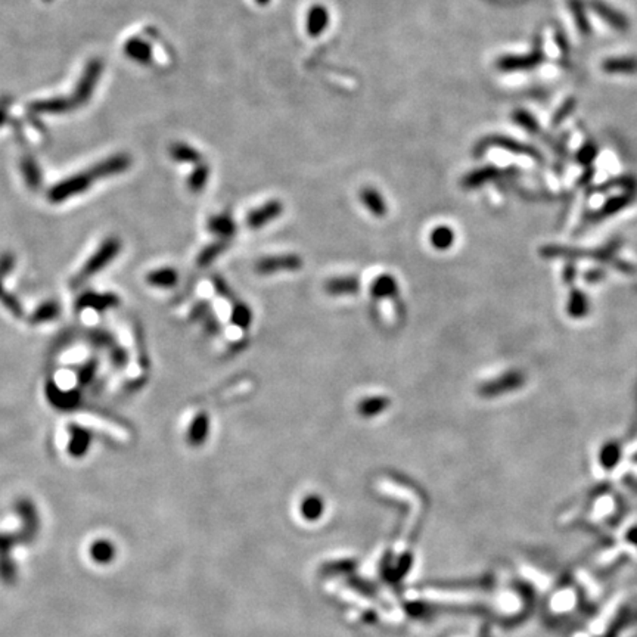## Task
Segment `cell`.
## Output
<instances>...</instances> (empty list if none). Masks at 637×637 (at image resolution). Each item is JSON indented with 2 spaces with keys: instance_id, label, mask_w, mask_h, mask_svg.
I'll list each match as a JSON object with an SVG mask.
<instances>
[{
  "instance_id": "obj_9",
  "label": "cell",
  "mask_w": 637,
  "mask_h": 637,
  "mask_svg": "<svg viewBox=\"0 0 637 637\" xmlns=\"http://www.w3.org/2000/svg\"><path fill=\"white\" fill-rule=\"evenodd\" d=\"M323 288L332 296L353 295L360 291V280L356 276H336L324 282Z\"/></svg>"
},
{
  "instance_id": "obj_26",
  "label": "cell",
  "mask_w": 637,
  "mask_h": 637,
  "mask_svg": "<svg viewBox=\"0 0 637 637\" xmlns=\"http://www.w3.org/2000/svg\"><path fill=\"white\" fill-rule=\"evenodd\" d=\"M453 242V232L449 227H437L431 234V243L436 250H447Z\"/></svg>"
},
{
  "instance_id": "obj_31",
  "label": "cell",
  "mask_w": 637,
  "mask_h": 637,
  "mask_svg": "<svg viewBox=\"0 0 637 637\" xmlns=\"http://www.w3.org/2000/svg\"><path fill=\"white\" fill-rule=\"evenodd\" d=\"M92 553H93L94 558L102 559V561H105V559L108 561V559H110L111 554H113L111 546L108 545V543H105V541H98V543L93 546Z\"/></svg>"
},
{
  "instance_id": "obj_11",
  "label": "cell",
  "mask_w": 637,
  "mask_h": 637,
  "mask_svg": "<svg viewBox=\"0 0 637 637\" xmlns=\"http://www.w3.org/2000/svg\"><path fill=\"white\" fill-rule=\"evenodd\" d=\"M210 432V417L206 412H199L187 429V443L191 445L204 444Z\"/></svg>"
},
{
  "instance_id": "obj_4",
  "label": "cell",
  "mask_w": 637,
  "mask_h": 637,
  "mask_svg": "<svg viewBox=\"0 0 637 637\" xmlns=\"http://www.w3.org/2000/svg\"><path fill=\"white\" fill-rule=\"evenodd\" d=\"M102 70H103V64L101 59H92L87 66H86V71L83 74V77H81L80 80V83L76 89V93H74V96L71 98V102L74 105V108H77L78 105H83L86 103L90 96H92V92L93 89L96 87V83H98V80L102 74Z\"/></svg>"
},
{
  "instance_id": "obj_17",
  "label": "cell",
  "mask_w": 637,
  "mask_h": 637,
  "mask_svg": "<svg viewBox=\"0 0 637 637\" xmlns=\"http://www.w3.org/2000/svg\"><path fill=\"white\" fill-rule=\"evenodd\" d=\"M21 171L27 186H29L31 191H37V189L42 186V171H40L37 161L33 157L27 155L21 159Z\"/></svg>"
},
{
  "instance_id": "obj_8",
  "label": "cell",
  "mask_w": 637,
  "mask_h": 637,
  "mask_svg": "<svg viewBox=\"0 0 637 637\" xmlns=\"http://www.w3.org/2000/svg\"><path fill=\"white\" fill-rule=\"evenodd\" d=\"M131 164V158L126 154H117L110 158H106L101 162H98L96 166H93L90 170L94 174L96 180L110 178V176H115L126 171Z\"/></svg>"
},
{
  "instance_id": "obj_19",
  "label": "cell",
  "mask_w": 637,
  "mask_h": 637,
  "mask_svg": "<svg viewBox=\"0 0 637 637\" xmlns=\"http://www.w3.org/2000/svg\"><path fill=\"white\" fill-rule=\"evenodd\" d=\"M362 202L364 204V207L371 211V214L378 217V219H382V217H385L387 206L384 202V198L376 191H373V189H371V187L364 189V191L362 192Z\"/></svg>"
},
{
  "instance_id": "obj_34",
  "label": "cell",
  "mask_w": 637,
  "mask_h": 637,
  "mask_svg": "<svg viewBox=\"0 0 637 637\" xmlns=\"http://www.w3.org/2000/svg\"><path fill=\"white\" fill-rule=\"evenodd\" d=\"M10 103V98L9 96H3V98H0V126H2L5 121H6V115H8V106Z\"/></svg>"
},
{
  "instance_id": "obj_29",
  "label": "cell",
  "mask_w": 637,
  "mask_h": 637,
  "mask_svg": "<svg viewBox=\"0 0 637 637\" xmlns=\"http://www.w3.org/2000/svg\"><path fill=\"white\" fill-rule=\"evenodd\" d=\"M213 285H214L215 292L219 294L220 296L226 298V300H229V301H234V303L236 301L234 291L230 289V287L226 283V280H223L220 276H214L213 278Z\"/></svg>"
},
{
  "instance_id": "obj_18",
  "label": "cell",
  "mask_w": 637,
  "mask_h": 637,
  "mask_svg": "<svg viewBox=\"0 0 637 637\" xmlns=\"http://www.w3.org/2000/svg\"><path fill=\"white\" fill-rule=\"evenodd\" d=\"M61 315V306L57 301H45L40 304L30 316L31 324H42L55 320Z\"/></svg>"
},
{
  "instance_id": "obj_13",
  "label": "cell",
  "mask_w": 637,
  "mask_h": 637,
  "mask_svg": "<svg viewBox=\"0 0 637 637\" xmlns=\"http://www.w3.org/2000/svg\"><path fill=\"white\" fill-rule=\"evenodd\" d=\"M207 227L210 230V234H213L214 236L220 238V239H224V241L234 238L238 230L236 223L232 220V217L227 214H219V215L211 217V219L208 220Z\"/></svg>"
},
{
  "instance_id": "obj_28",
  "label": "cell",
  "mask_w": 637,
  "mask_h": 637,
  "mask_svg": "<svg viewBox=\"0 0 637 637\" xmlns=\"http://www.w3.org/2000/svg\"><path fill=\"white\" fill-rule=\"evenodd\" d=\"M211 315V306L208 301H199L196 303L192 310H191V313H189V319H191L192 322H202L206 317H208Z\"/></svg>"
},
{
  "instance_id": "obj_23",
  "label": "cell",
  "mask_w": 637,
  "mask_h": 637,
  "mask_svg": "<svg viewBox=\"0 0 637 637\" xmlns=\"http://www.w3.org/2000/svg\"><path fill=\"white\" fill-rule=\"evenodd\" d=\"M87 340L98 348H113L117 344L114 335L106 329H90L87 332Z\"/></svg>"
},
{
  "instance_id": "obj_35",
  "label": "cell",
  "mask_w": 637,
  "mask_h": 637,
  "mask_svg": "<svg viewBox=\"0 0 637 637\" xmlns=\"http://www.w3.org/2000/svg\"><path fill=\"white\" fill-rule=\"evenodd\" d=\"M45 2H50V0H45Z\"/></svg>"
},
{
  "instance_id": "obj_30",
  "label": "cell",
  "mask_w": 637,
  "mask_h": 637,
  "mask_svg": "<svg viewBox=\"0 0 637 637\" xmlns=\"http://www.w3.org/2000/svg\"><path fill=\"white\" fill-rule=\"evenodd\" d=\"M206 180H207V170L199 169L192 174V178L189 179V187H191L192 191H201V187L204 186Z\"/></svg>"
},
{
  "instance_id": "obj_15",
  "label": "cell",
  "mask_w": 637,
  "mask_h": 637,
  "mask_svg": "<svg viewBox=\"0 0 637 637\" xmlns=\"http://www.w3.org/2000/svg\"><path fill=\"white\" fill-rule=\"evenodd\" d=\"M70 110H74V105L71 99H65V98H53V99H45V101H38L30 105V111L36 114H42V113H49V114H61L66 113Z\"/></svg>"
},
{
  "instance_id": "obj_22",
  "label": "cell",
  "mask_w": 637,
  "mask_h": 637,
  "mask_svg": "<svg viewBox=\"0 0 637 637\" xmlns=\"http://www.w3.org/2000/svg\"><path fill=\"white\" fill-rule=\"evenodd\" d=\"M227 245H229V243L224 239H219V241L210 243V245H207L204 250L199 252L198 260H196L198 266L199 267L210 266L217 259V257H220L226 251Z\"/></svg>"
},
{
  "instance_id": "obj_25",
  "label": "cell",
  "mask_w": 637,
  "mask_h": 637,
  "mask_svg": "<svg viewBox=\"0 0 637 637\" xmlns=\"http://www.w3.org/2000/svg\"><path fill=\"white\" fill-rule=\"evenodd\" d=\"M98 368H99V362L94 360V359H90L85 364L78 366L77 371H76L78 384L80 385H89L94 379V376H96Z\"/></svg>"
},
{
  "instance_id": "obj_24",
  "label": "cell",
  "mask_w": 637,
  "mask_h": 637,
  "mask_svg": "<svg viewBox=\"0 0 637 637\" xmlns=\"http://www.w3.org/2000/svg\"><path fill=\"white\" fill-rule=\"evenodd\" d=\"M3 279H5L3 276H0V301H2V304L6 307V310L10 311L13 316L22 317V315H24L22 306H21V303H20V300H18L17 296H13L8 291H5Z\"/></svg>"
},
{
  "instance_id": "obj_33",
  "label": "cell",
  "mask_w": 637,
  "mask_h": 637,
  "mask_svg": "<svg viewBox=\"0 0 637 637\" xmlns=\"http://www.w3.org/2000/svg\"><path fill=\"white\" fill-rule=\"evenodd\" d=\"M202 324H204V328L208 334H213V335H217L220 332V323L217 322V319L210 315L208 317H206L204 320H202Z\"/></svg>"
},
{
  "instance_id": "obj_6",
  "label": "cell",
  "mask_w": 637,
  "mask_h": 637,
  "mask_svg": "<svg viewBox=\"0 0 637 637\" xmlns=\"http://www.w3.org/2000/svg\"><path fill=\"white\" fill-rule=\"evenodd\" d=\"M120 296L115 294H98V292H85L76 300V311L92 308L96 311H106L120 306Z\"/></svg>"
},
{
  "instance_id": "obj_16",
  "label": "cell",
  "mask_w": 637,
  "mask_h": 637,
  "mask_svg": "<svg viewBox=\"0 0 637 637\" xmlns=\"http://www.w3.org/2000/svg\"><path fill=\"white\" fill-rule=\"evenodd\" d=\"M70 432H71V438H70V444H69L70 453L74 456L85 455L90 445L92 434L86 428L78 427V425H71Z\"/></svg>"
},
{
  "instance_id": "obj_7",
  "label": "cell",
  "mask_w": 637,
  "mask_h": 637,
  "mask_svg": "<svg viewBox=\"0 0 637 637\" xmlns=\"http://www.w3.org/2000/svg\"><path fill=\"white\" fill-rule=\"evenodd\" d=\"M282 211H283V206L279 201H269L267 204H264L263 207L257 208L248 214L247 226L252 230H259V229L267 226V223L276 220L278 217L282 214Z\"/></svg>"
},
{
  "instance_id": "obj_12",
  "label": "cell",
  "mask_w": 637,
  "mask_h": 637,
  "mask_svg": "<svg viewBox=\"0 0 637 637\" xmlns=\"http://www.w3.org/2000/svg\"><path fill=\"white\" fill-rule=\"evenodd\" d=\"M391 406V399L387 396H371L362 399L360 403L357 404V413L362 417L371 419L375 416H379L384 413Z\"/></svg>"
},
{
  "instance_id": "obj_3",
  "label": "cell",
  "mask_w": 637,
  "mask_h": 637,
  "mask_svg": "<svg viewBox=\"0 0 637 637\" xmlns=\"http://www.w3.org/2000/svg\"><path fill=\"white\" fill-rule=\"evenodd\" d=\"M304 266V260L298 254H279L270 255L259 260L255 264V272L260 275H273L279 272H296Z\"/></svg>"
},
{
  "instance_id": "obj_20",
  "label": "cell",
  "mask_w": 637,
  "mask_h": 637,
  "mask_svg": "<svg viewBox=\"0 0 637 637\" xmlns=\"http://www.w3.org/2000/svg\"><path fill=\"white\" fill-rule=\"evenodd\" d=\"M124 52L129 58L138 61L141 64H148L151 61V48H149L141 38H130L124 45Z\"/></svg>"
},
{
  "instance_id": "obj_14",
  "label": "cell",
  "mask_w": 637,
  "mask_h": 637,
  "mask_svg": "<svg viewBox=\"0 0 637 637\" xmlns=\"http://www.w3.org/2000/svg\"><path fill=\"white\" fill-rule=\"evenodd\" d=\"M146 282L155 288L170 289L178 285L179 273L176 272L173 267H161V269L152 270V272H149L146 276Z\"/></svg>"
},
{
  "instance_id": "obj_10",
  "label": "cell",
  "mask_w": 637,
  "mask_h": 637,
  "mask_svg": "<svg viewBox=\"0 0 637 637\" xmlns=\"http://www.w3.org/2000/svg\"><path fill=\"white\" fill-rule=\"evenodd\" d=\"M399 282L392 275H381L378 276L372 287H371V294L373 296V300H394L399 295Z\"/></svg>"
},
{
  "instance_id": "obj_27",
  "label": "cell",
  "mask_w": 637,
  "mask_h": 637,
  "mask_svg": "<svg viewBox=\"0 0 637 637\" xmlns=\"http://www.w3.org/2000/svg\"><path fill=\"white\" fill-rule=\"evenodd\" d=\"M110 359H111V363L115 369L121 371V369H124L127 363H129V355H127V351L121 347V345H114L111 348V355H110Z\"/></svg>"
},
{
  "instance_id": "obj_5",
  "label": "cell",
  "mask_w": 637,
  "mask_h": 637,
  "mask_svg": "<svg viewBox=\"0 0 637 637\" xmlns=\"http://www.w3.org/2000/svg\"><path fill=\"white\" fill-rule=\"evenodd\" d=\"M46 397L53 408L61 412L76 410L81 401H83V396H81L80 389H62L53 381H49L46 384Z\"/></svg>"
},
{
  "instance_id": "obj_1",
  "label": "cell",
  "mask_w": 637,
  "mask_h": 637,
  "mask_svg": "<svg viewBox=\"0 0 637 637\" xmlns=\"http://www.w3.org/2000/svg\"><path fill=\"white\" fill-rule=\"evenodd\" d=\"M121 251V241L118 238H108L105 239L96 252L92 254L89 257V260L86 264L80 269V272L71 279V288H78L87 282L90 278L94 275H98L102 269H105L108 264H111L115 257Z\"/></svg>"
},
{
  "instance_id": "obj_2",
  "label": "cell",
  "mask_w": 637,
  "mask_h": 637,
  "mask_svg": "<svg viewBox=\"0 0 637 637\" xmlns=\"http://www.w3.org/2000/svg\"><path fill=\"white\" fill-rule=\"evenodd\" d=\"M93 182H96V178L89 169L85 173H78L71 176L69 179H64L62 182L52 186L48 192V199L52 204H61L69 198H73L81 192H86Z\"/></svg>"
},
{
  "instance_id": "obj_32",
  "label": "cell",
  "mask_w": 637,
  "mask_h": 637,
  "mask_svg": "<svg viewBox=\"0 0 637 637\" xmlns=\"http://www.w3.org/2000/svg\"><path fill=\"white\" fill-rule=\"evenodd\" d=\"M173 157L176 159H180V161H194L196 158L195 154H192L191 151H187L186 148H180V146H176L173 149Z\"/></svg>"
},
{
  "instance_id": "obj_21",
  "label": "cell",
  "mask_w": 637,
  "mask_h": 637,
  "mask_svg": "<svg viewBox=\"0 0 637 637\" xmlns=\"http://www.w3.org/2000/svg\"><path fill=\"white\" fill-rule=\"evenodd\" d=\"M230 322H232L234 327L239 329H247L251 327L252 323V311L250 306L242 301H235L232 311H230Z\"/></svg>"
}]
</instances>
